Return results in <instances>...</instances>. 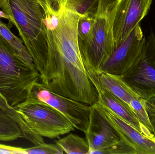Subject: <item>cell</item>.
Returning <instances> with one entry per match:
<instances>
[{
  "mask_svg": "<svg viewBox=\"0 0 155 154\" xmlns=\"http://www.w3.org/2000/svg\"><path fill=\"white\" fill-rule=\"evenodd\" d=\"M94 105L115 128L120 137L126 140L134 147L137 154H155V140L153 138L145 135L107 107L98 102Z\"/></svg>",
  "mask_w": 155,
  "mask_h": 154,
  "instance_id": "11",
  "label": "cell"
},
{
  "mask_svg": "<svg viewBox=\"0 0 155 154\" xmlns=\"http://www.w3.org/2000/svg\"><path fill=\"white\" fill-rule=\"evenodd\" d=\"M146 42L139 24L128 37L115 48L101 69L100 73H107L116 76L125 74L139 58Z\"/></svg>",
  "mask_w": 155,
  "mask_h": 154,
  "instance_id": "8",
  "label": "cell"
},
{
  "mask_svg": "<svg viewBox=\"0 0 155 154\" xmlns=\"http://www.w3.org/2000/svg\"><path fill=\"white\" fill-rule=\"evenodd\" d=\"M40 80L37 69L25 63L0 36V93L8 104L15 108L24 102L32 85Z\"/></svg>",
  "mask_w": 155,
  "mask_h": 154,
  "instance_id": "4",
  "label": "cell"
},
{
  "mask_svg": "<svg viewBox=\"0 0 155 154\" xmlns=\"http://www.w3.org/2000/svg\"><path fill=\"white\" fill-rule=\"evenodd\" d=\"M26 154H63L62 149L55 144H43L35 145L34 147L25 148Z\"/></svg>",
  "mask_w": 155,
  "mask_h": 154,
  "instance_id": "20",
  "label": "cell"
},
{
  "mask_svg": "<svg viewBox=\"0 0 155 154\" xmlns=\"http://www.w3.org/2000/svg\"><path fill=\"white\" fill-rule=\"evenodd\" d=\"M153 0H117L113 32L115 48L147 15Z\"/></svg>",
  "mask_w": 155,
  "mask_h": 154,
  "instance_id": "9",
  "label": "cell"
},
{
  "mask_svg": "<svg viewBox=\"0 0 155 154\" xmlns=\"http://www.w3.org/2000/svg\"><path fill=\"white\" fill-rule=\"evenodd\" d=\"M12 26L4 23L0 20V36L7 42L19 58L32 68H36L33 60L21 39H19L11 32Z\"/></svg>",
  "mask_w": 155,
  "mask_h": 154,
  "instance_id": "14",
  "label": "cell"
},
{
  "mask_svg": "<svg viewBox=\"0 0 155 154\" xmlns=\"http://www.w3.org/2000/svg\"><path fill=\"white\" fill-rule=\"evenodd\" d=\"M117 0H98L88 42L80 50L87 75L98 89L101 69L115 49L113 27Z\"/></svg>",
  "mask_w": 155,
  "mask_h": 154,
  "instance_id": "3",
  "label": "cell"
},
{
  "mask_svg": "<svg viewBox=\"0 0 155 154\" xmlns=\"http://www.w3.org/2000/svg\"><path fill=\"white\" fill-rule=\"evenodd\" d=\"M25 101L46 103L61 112L75 129L84 134L87 130L91 105L56 94L47 88L41 81L32 85Z\"/></svg>",
  "mask_w": 155,
  "mask_h": 154,
  "instance_id": "6",
  "label": "cell"
},
{
  "mask_svg": "<svg viewBox=\"0 0 155 154\" xmlns=\"http://www.w3.org/2000/svg\"><path fill=\"white\" fill-rule=\"evenodd\" d=\"M94 16L83 15L80 17L78 26V41L79 49L88 42L94 24Z\"/></svg>",
  "mask_w": 155,
  "mask_h": 154,
  "instance_id": "18",
  "label": "cell"
},
{
  "mask_svg": "<svg viewBox=\"0 0 155 154\" xmlns=\"http://www.w3.org/2000/svg\"><path fill=\"white\" fill-rule=\"evenodd\" d=\"M120 77L143 100L155 97V35L153 31L139 58L127 73Z\"/></svg>",
  "mask_w": 155,
  "mask_h": 154,
  "instance_id": "7",
  "label": "cell"
},
{
  "mask_svg": "<svg viewBox=\"0 0 155 154\" xmlns=\"http://www.w3.org/2000/svg\"><path fill=\"white\" fill-rule=\"evenodd\" d=\"M86 139L90 148L89 154L112 146L121 139L117 131L97 110L91 105Z\"/></svg>",
  "mask_w": 155,
  "mask_h": 154,
  "instance_id": "10",
  "label": "cell"
},
{
  "mask_svg": "<svg viewBox=\"0 0 155 154\" xmlns=\"http://www.w3.org/2000/svg\"><path fill=\"white\" fill-rule=\"evenodd\" d=\"M47 42V59L41 81L58 95L92 105L98 92L87 75L78 41L81 14L67 0L41 5Z\"/></svg>",
  "mask_w": 155,
  "mask_h": 154,
  "instance_id": "1",
  "label": "cell"
},
{
  "mask_svg": "<svg viewBox=\"0 0 155 154\" xmlns=\"http://www.w3.org/2000/svg\"><path fill=\"white\" fill-rule=\"evenodd\" d=\"M97 85L98 92L100 90H107L129 106L132 100L140 97L123 81L120 76L100 73L97 78Z\"/></svg>",
  "mask_w": 155,
  "mask_h": 154,
  "instance_id": "13",
  "label": "cell"
},
{
  "mask_svg": "<svg viewBox=\"0 0 155 154\" xmlns=\"http://www.w3.org/2000/svg\"><path fill=\"white\" fill-rule=\"evenodd\" d=\"M19 138H25L21 127L7 111L0 107V141H13Z\"/></svg>",
  "mask_w": 155,
  "mask_h": 154,
  "instance_id": "15",
  "label": "cell"
},
{
  "mask_svg": "<svg viewBox=\"0 0 155 154\" xmlns=\"http://www.w3.org/2000/svg\"><path fill=\"white\" fill-rule=\"evenodd\" d=\"M0 107L7 111L9 115L17 122L21 127L25 135V138L31 142L35 145L43 144L45 142L42 137L33 131L24 120L16 112L14 108L12 107L7 103L4 97L0 93Z\"/></svg>",
  "mask_w": 155,
  "mask_h": 154,
  "instance_id": "17",
  "label": "cell"
},
{
  "mask_svg": "<svg viewBox=\"0 0 155 154\" xmlns=\"http://www.w3.org/2000/svg\"><path fill=\"white\" fill-rule=\"evenodd\" d=\"M153 139H154V140H155V132L154 134V136L153 137Z\"/></svg>",
  "mask_w": 155,
  "mask_h": 154,
  "instance_id": "24",
  "label": "cell"
},
{
  "mask_svg": "<svg viewBox=\"0 0 155 154\" xmlns=\"http://www.w3.org/2000/svg\"><path fill=\"white\" fill-rule=\"evenodd\" d=\"M64 153L89 154L90 148L86 139L73 134L55 141Z\"/></svg>",
  "mask_w": 155,
  "mask_h": 154,
  "instance_id": "16",
  "label": "cell"
},
{
  "mask_svg": "<svg viewBox=\"0 0 155 154\" xmlns=\"http://www.w3.org/2000/svg\"><path fill=\"white\" fill-rule=\"evenodd\" d=\"M137 154L135 150L124 138L112 146L95 151L93 154Z\"/></svg>",
  "mask_w": 155,
  "mask_h": 154,
  "instance_id": "19",
  "label": "cell"
},
{
  "mask_svg": "<svg viewBox=\"0 0 155 154\" xmlns=\"http://www.w3.org/2000/svg\"><path fill=\"white\" fill-rule=\"evenodd\" d=\"M0 154H26L25 148L14 147L0 144Z\"/></svg>",
  "mask_w": 155,
  "mask_h": 154,
  "instance_id": "22",
  "label": "cell"
},
{
  "mask_svg": "<svg viewBox=\"0 0 155 154\" xmlns=\"http://www.w3.org/2000/svg\"><path fill=\"white\" fill-rule=\"evenodd\" d=\"M15 108L29 127L42 137L59 138L75 131L72 124L61 112L46 103L24 101Z\"/></svg>",
  "mask_w": 155,
  "mask_h": 154,
  "instance_id": "5",
  "label": "cell"
},
{
  "mask_svg": "<svg viewBox=\"0 0 155 154\" xmlns=\"http://www.w3.org/2000/svg\"><path fill=\"white\" fill-rule=\"evenodd\" d=\"M0 8L10 16L33 60L40 75L43 73L47 47L42 10L39 0H0Z\"/></svg>",
  "mask_w": 155,
  "mask_h": 154,
  "instance_id": "2",
  "label": "cell"
},
{
  "mask_svg": "<svg viewBox=\"0 0 155 154\" xmlns=\"http://www.w3.org/2000/svg\"><path fill=\"white\" fill-rule=\"evenodd\" d=\"M0 18H4L9 21L10 20L11 17L9 15L5 13L3 11L0 10Z\"/></svg>",
  "mask_w": 155,
  "mask_h": 154,
  "instance_id": "23",
  "label": "cell"
},
{
  "mask_svg": "<svg viewBox=\"0 0 155 154\" xmlns=\"http://www.w3.org/2000/svg\"><path fill=\"white\" fill-rule=\"evenodd\" d=\"M98 103L107 107L112 112L145 135L140 122L128 105L104 90L98 91Z\"/></svg>",
  "mask_w": 155,
  "mask_h": 154,
  "instance_id": "12",
  "label": "cell"
},
{
  "mask_svg": "<svg viewBox=\"0 0 155 154\" xmlns=\"http://www.w3.org/2000/svg\"><path fill=\"white\" fill-rule=\"evenodd\" d=\"M144 106L155 132V97L144 101Z\"/></svg>",
  "mask_w": 155,
  "mask_h": 154,
  "instance_id": "21",
  "label": "cell"
}]
</instances>
